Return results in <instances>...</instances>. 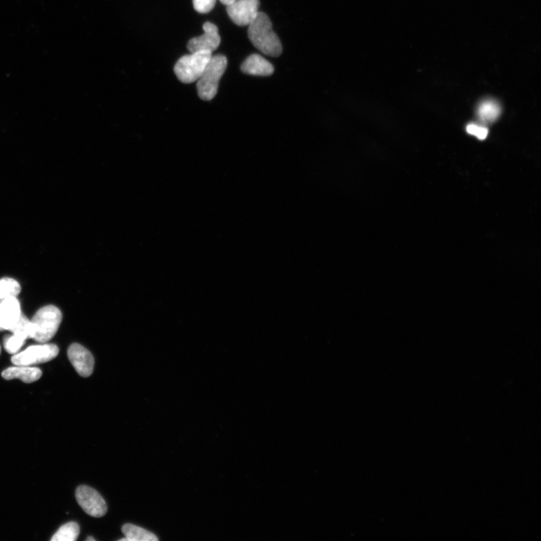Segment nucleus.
I'll return each mask as SVG.
<instances>
[{
	"label": "nucleus",
	"instance_id": "1",
	"mask_svg": "<svg viewBox=\"0 0 541 541\" xmlns=\"http://www.w3.org/2000/svg\"><path fill=\"white\" fill-rule=\"evenodd\" d=\"M248 34L252 44L262 53L275 57L282 55L281 41L273 31V23L265 13L259 12L255 21L249 25Z\"/></svg>",
	"mask_w": 541,
	"mask_h": 541
},
{
	"label": "nucleus",
	"instance_id": "2",
	"mask_svg": "<svg viewBox=\"0 0 541 541\" xmlns=\"http://www.w3.org/2000/svg\"><path fill=\"white\" fill-rule=\"evenodd\" d=\"M60 309L54 306L40 308L30 321L32 340L39 343H47L56 335L62 322Z\"/></svg>",
	"mask_w": 541,
	"mask_h": 541
},
{
	"label": "nucleus",
	"instance_id": "3",
	"mask_svg": "<svg viewBox=\"0 0 541 541\" xmlns=\"http://www.w3.org/2000/svg\"><path fill=\"white\" fill-rule=\"evenodd\" d=\"M227 67V58L221 55L213 56L197 82V92L202 100L210 101L217 94L219 80Z\"/></svg>",
	"mask_w": 541,
	"mask_h": 541
},
{
	"label": "nucleus",
	"instance_id": "4",
	"mask_svg": "<svg viewBox=\"0 0 541 541\" xmlns=\"http://www.w3.org/2000/svg\"><path fill=\"white\" fill-rule=\"evenodd\" d=\"M213 57V52L201 50L186 55L176 63L174 71L180 81L191 83L198 81L206 66Z\"/></svg>",
	"mask_w": 541,
	"mask_h": 541
},
{
	"label": "nucleus",
	"instance_id": "5",
	"mask_svg": "<svg viewBox=\"0 0 541 541\" xmlns=\"http://www.w3.org/2000/svg\"><path fill=\"white\" fill-rule=\"evenodd\" d=\"M59 348L56 344L34 345L12 357L14 366H30L48 362L57 357Z\"/></svg>",
	"mask_w": 541,
	"mask_h": 541
},
{
	"label": "nucleus",
	"instance_id": "6",
	"mask_svg": "<svg viewBox=\"0 0 541 541\" xmlns=\"http://www.w3.org/2000/svg\"><path fill=\"white\" fill-rule=\"evenodd\" d=\"M76 500L84 512L92 518H103L108 511L104 498L88 486H80L76 489Z\"/></svg>",
	"mask_w": 541,
	"mask_h": 541
},
{
	"label": "nucleus",
	"instance_id": "7",
	"mask_svg": "<svg viewBox=\"0 0 541 541\" xmlns=\"http://www.w3.org/2000/svg\"><path fill=\"white\" fill-rule=\"evenodd\" d=\"M259 7V0H235L226 6V11L235 24L244 27L249 26L257 18Z\"/></svg>",
	"mask_w": 541,
	"mask_h": 541
},
{
	"label": "nucleus",
	"instance_id": "8",
	"mask_svg": "<svg viewBox=\"0 0 541 541\" xmlns=\"http://www.w3.org/2000/svg\"><path fill=\"white\" fill-rule=\"evenodd\" d=\"M68 358L77 373L83 377H88L94 371L95 360L92 353L79 344H72L68 349Z\"/></svg>",
	"mask_w": 541,
	"mask_h": 541
},
{
	"label": "nucleus",
	"instance_id": "9",
	"mask_svg": "<svg viewBox=\"0 0 541 541\" xmlns=\"http://www.w3.org/2000/svg\"><path fill=\"white\" fill-rule=\"evenodd\" d=\"M203 30H204L203 35L189 41L188 48L190 53L201 52V50L213 52L221 44V37L219 35L217 27L214 23H205L203 25Z\"/></svg>",
	"mask_w": 541,
	"mask_h": 541
},
{
	"label": "nucleus",
	"instance_id": "10",
	"mask_svg": "<svg viewBox=\"0 0 541 541\" xmlns=\"http://www.w3.org/2000/svg\"><path fill=\"white\" fill-rule=\"evenodd\" d=\"M21 315L20 302L16 297L8 298L0 303V331H10Z\"/></svg>",
	"mask_w": 541,
	"mask_h": 541
},
{
	"label": "nucleus",
	"instance_id": "11",
	"mask_svg": "<svg viewBox=\"0 0 541 541\" xmlns=\"http://www.w3.org/2000/svg\"><path fill=\"white\" fill-rule=\"evenodd\" d=\"M241 70L245 74L257 76H269L275 71L272 64L257 54L249 56L242 63Z\"/></svg>",
	"mask_w": 541,
	"mask_h": 541
},
{
	"label": "nucleus",
	"instance_id": "12",
	"mask_svg": "<svg viewBox=\"0 0 541 541\" xmlns=\"http://www.w3.org/2000/svg\"><path fill=\"white\" fill-rule=\"evenodd\" d=\"M41 375L42 371L38 368L19 366L8 368L2 373V377L6 380L20 379L26 384L37 382Z\"/></svg>",
	"mask_w": 541,
	"mask_h": 541
},
{
	"label": "nucleus",
	"instance_id": "13",
	"mask_svg": "<svg viewBox=\"0 0 541 541\" xmlns=\"http://www.w3.org/2000/svg\"><path fill=\"white\" fill-rule=\"evenodd\" d=\"M501 115V107L494 100L486 99L482 101L478 107V119L484 124H491L495 121Z\"/></svg>",
	"mask_w": 541,
	"mask_h": 541
},
{
	"label": "nucleus",
	"instance_id": "14",
	"mask_svg": "<svg viewBox=\"0 0 541 541\" xmlns=\"http://www.w3.org/2000/svg\"><path fill=\"white\" fill-rule=\"evenodd\" d=\"M122 532L128 541H158L159 540L152 532L130 523H126L122 527Z\"/></svg>",
	"mask_w": 541,
	"mask_h": 541
},
{
	"label": "nucleus",
	"instance_id": "15",
	"mask_svg": "<svg viewBox=\"0 0 541 541\" xmlns=\"http://www.w3.org/2000/svg\"><path fill=\"white\" fill-rule=\"evenodd\" d=\"M79 533V524L75 522H70L59 529L52 537V541H75L78 539Z\"/></svg>",
	"mask_w": 541,
	"mask_h": 541
},
{
	"label": "nucleus",
	"instance_id": "16",
	"mask_svg": "<svg viewBox=\"0 0 541 541\" xmlns=\"http://www.w3.org/2000/svg\"><path fill=\"white\" fill-rule=\"evenodd\" d=\"M21 291L20 284L10 277L0 280V303L10 297H17Z\"/></svg>",
	"mask_w": 541,
	"mask_h": 541
},
{
	"label": "nucleus",
	"instance_id": "17",
	"mask_svg": "<svg viewBox=\"0 0 541 541\" xmlns=\"http://www.w3.org/2000/svg\"><path fill=\"white\" fill-rule=\"evenodd\" d=\"M10 332L14 335L20 337L24 340H28V338H32L33 332L30 320L21 314L18 323L14 325Z\"/></svg>",
	"mask_w": 541,
	"mask_h": 541
},
{
	"label": "nucleus",
	"instance_id": "18",
	"mask_svg": "<svg viewBox=\"0 0 541 541\" xmlns=\"http://www.w3.org/2000/svg\"><path fill=\"white\" fill-rule=\"evenodd\" d=\"M25 341L26 340L14 335H7L3 340L4 348L8 353L14 355L20 351Z\"/></svg>",
	"mask_w": 541,
	"mask_h": 541
},
{
	"label": "nucleus",
	"instance_id": "19",
	"mask_svg": "<svg viewBox=\"0 0 541 541\" xmlns=\"http://www.w3.org/2000/svg\"><path fill=\"white\" fill-rule=\"evenodd\" d=\"M193 2L197 12L206 14L213 10L217 0H193Z\"/></svg>",
	"mask_w": 541,
	"mask_h": 541
},
{
	"label": "nucleus",
	"instance_id": "20",
	"mask_svg": "<svg viewBox=\"0 0 541 541\" xmlns=\"http://www.w3.org/2000/svg\"><path fill=\"white\" fill-rule=\"evenodd\" d=\"M467 132L475 135L478 139L483 140L487 137L488 130L485 126L478 125L476 124H471L467 126Z\"/></svg>",
	"mask_w": 541,
	"mask_h": 541
},
{
	"label": "nucleus",
	"instance_id": "21",
	"mask_svg": "<svg viewBox=\"0 0 541 541\" xmlns=\"http://www.w3.org/2000/svg\"><path fill=\"white\" fill-rule=\"evenodd\" d=\"M219 1L225 6H228L235 1V0H219Z\"/></svg>",
	"mask_w": 541,
	"mask_h": 541
},
{
	"label": "nucleus",
	"instance_id": "22",
	"mask_svg": "<svg viewBox=\"0 0 541 541\" xmlns=\"http://www.w3.org/2000/svg\"><path fill=\"white\" fill-rule=\"evenodd\" d=\"M95 540H95L94 538H92V537H88V538L86 539V541H95Z\"/></svg>",
	"mask_w": 541,
	"mask_h": 541
},
{
	"label": "nucleus",
	"instance_id": "23",
	"mask_svg": "<svg viewBox=\"0 0 541 541\" xmlns=\"http://www.w3.org/2000/svg\"><path fill=\"white\" fill-rule=\"evenodd\" d=\"M123 540L128 541V539H126V538L118 540V541H123Z\"/></svg>",
	"mask_w": 541,
	"mask_h": 541
},
{
	"label": "nucleus",
	"instance_id": "24",
	"mask_svg": "<svg viewBox=\"0 0 541 541\" xmlns=\"http://www.w3.org/2000/svg\"><path fill=\"white\" fill-rule=\"evenodd\" d=\"M0 353H1V348H0Z\"/></svg>",
	"mask_w": 541,
	"mask_h": 541
}]
</instances>
